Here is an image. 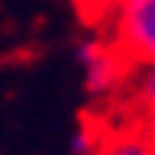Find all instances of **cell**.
Returning <instances> with one entry per match:
<instances>
[{
	"instance_id": "obj_1",
	"label": "cell",
	"mask_w": 155,
	"mask_h": 155,
	"mask_svg": "<svg viewBox=\"0 0 155 155\" xmlns=\"http://www.w3.org/2000/svg\"><path fill=\"white\" fill-rule=\"evenodd\" d=\"M74 58L81 71H84V91L94 100H107L116 91H123V84H129L133 65L126 61V55L100 36H84L74 45Z\"/></svg>"
},
{
	"instance_id": "obj_2",
	"label": "cell",
	"mask_w": 155,
	"mask_h": 155,
	"mask_svg": "<svg viewBox=\"0 0 155 155\" xmlns=\"http://www.w3.org/2000/svg\"><path fill=\"white\" fill-rule=\"evenodd\" d=\"M107 23L110 42L133 68L155 61V0H120Z\"/></svg>"
},
{
	"instance_id": "obj_3",
	"label": "cell",
	"mask_w": 155,
	"mask_h": 155,
	"mask_svg": "<svg viewBox=\"0 0 155 155\" xmlns=\"http://www.w3.org/2000/svg\"><path fill=\"white\" fill-rule=\"evenodd\" d=\"M100 155H155V142L142 129H126V133L107 136Z\"/></svg>"
},
{
	"instance_id": "obj_4",
	"label": "cell",
	"mask_w": 155,
	"mask_h": 155,
	"mask_svg": "<svg viewBox=\"0 0 155 155\" xmlns=\"http://www.w3.org/2000/svg\"><path fill=\"white\" fill-rule=\"evenodd\" d=\"M104 142H107L104 133H97L94 126H81L71 139V155H100Z\"/></svg>"
},
{
	"instance_id": "obj_5",
	"label": "cell",
	"mask_w": 155,
	"mask_h": 155,
	"mask_svg": "<svg viewBox=\"0 0 155 155\" xmlns=\"http://www.w3.org/2000/svg\"><path fill=\"white\" fill-rule=\"evenodd\" d=\"M74 3H78V13L87 23H107L120 0H74Z\"/></svg>"
},
{
	"instance_id": "obj_6",
	"label": "cell",
	"mask_w": 155,
	"mask_h": 155,
	"mask_svg": "<svg viewBox=\"0 0 155 155\" xmlns=\"http://www.w3.org/2000/svg\"><path fill=\"white\" fill-rule=\"evenodd\" d=\"M139 129L155 142V97L145 100V104H139Z\"/></svg>"
}]
</instances>
